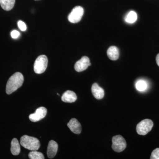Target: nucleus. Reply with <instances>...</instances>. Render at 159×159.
I'll use <instances>...</instances> for the list:
<instances>
[{"instance_id":"nucleus-1","label":"nucleus","mask_w":159,"mask_h":159,"mask_svg":"<svg viewBox=\"0 0 159 159\" xmlns=\"http://www.w3.org/2000/svg\"><path fill=\"white\" fill-rule=\"evenodd\" d=\"M24 78L23 74L20 72H16L9 78L6 84V93L10 95L17 90L22 85Z\"/></svg>"},{"instance_id":"nucleus-2","label":"nucleus","mask_w":159,"mask_h":159,"mask_svg":"<svg viewBox=\"0 0 159 159\" xmlns=\"http://www.w3.org/2000/svg\"><path fill=\"white\" fill-rule=\"evenodd\" d=\"M20 142L23 147L29 150L37 151L40 146V143L38 139L26 135L20 138Z\"/></svg>"},{"instance_id":"nucleus-3","label":"nucleus","mask_w":159,"mask_h":159,"mask_svg":"<svg viewBox=\"0 0 159 159\" xmlns=\"http://www.w3.org/2000/svg\"><path fill=\"white\" fill-rule=\"evenodd\" d=\"M48 58L45 55H40L34 63V70L36 74H41L45 71L48 67Z\"/></svg>"},{"instance_id":"nucleus-4","label":"nucleus","mask_w":159,"mask_h":159,"mask_svg":"<svg viewBox=\"0 0 159 159\" xmlns=\"http://www.w3.org/2000/svg\"><path fill=\"white\" fill-rule=\"evenodd\" d=\"M153 122L149 119H145L139 122L137 125V133L141 135H145L152 129Z\"/></svg>"},{"instance_id":"nucleus-5","label":"nucleus","mask_w":159,"mask_h":159,"mask_svg":"<svg viewBox=\"0 0 159 159\" xmlns=\"http://www.w3.org/2000/svg\"><path fill=\"white\" fill-rule=\"evenodd\" d=\"M112 142V148L116 152H121L126 148V141L121 135H118L114 136L113 137Z\"/></svg>"},{"instance_id":"nucleus-6","label":"nucleus","mask_w":159,"mask_h":159,"mask_svg":"<svg viewBox=\"0 0 159 159\" xmlns=\"http://www.w3.org/2000/svg\"><path fill=\"white\" fill-rule=\"evenodd\" d=\"M84 12V10L81 6H77L74 7L68 17L69 21L72 23L79 22L82 18Z\"/></svg>"},{"instance_id":"nucleus-7","label":"nucleus","mask_w":159,"mask_h":159,"mask_svg":"<svg viewBox=\"0 0 159 159\" xmlns=\"http://www.w3.org/2000/svg\"><path fill=\"white\" fill-rule=\"evenodd\" d=\"M47 113V109L44 107H40L35 111V113L29 116L30 121L32 122H36L43 119Z\"/></svg>"},{"instance_id":"nucleus-8","label":"nucleus","mask_w":159,"mask_h":159,"mask_svg":"<svg viewBox=\"0 0 159 159\" xmlns=\"http://www.w3.org/2000/svg\"><path fill=\"white\" fill-rule=\"evenodd\" d=\"M90 62L89 58L87 56H84L75 63L74 68L77 72H82L88 68Z\"/></svg>"},{"instance_id":"nucleus-9","label":"nucleus","mask_w":159,"mask_h":159,"mask_svg":"<svg viewBox=\"0 0 159 159\" xmlns=\"http://www.w3.org/2000/svg\"><path fill=\"white\" fill-rule=\"evenodd\" d=\"M67 126L72 132L77 134H80L82 130L81 124L78 122V120L75 118H73L69 121L67 124Z\"/></svg>"},{"instance_id":"nucleus-10","label":"nucleus","mask_w":159,"mask_h":159,"mask_svg":"<svg viewBox=\"0 0 159 159\" xmlns=\"http://www.w3.org/2000/svg\"><path fill=\"white\" fill-rule=\"evenodd\" d=\"M58 149V145L57 142L53 140H51L49 142L48 145L47 155L49 158H53L57 154Z\"/></svg>"},{"instance_id":"nucleus-11","label":"nucleus","mask_w":159,"mask_h":159,"mask_svg":"<svg viewBox=\"0 0 159 159\" xmlns=\"http://www.w3.org/2000/svg\"><path fill=\"white\" fill-rule=\"evenodd\" d=\"M91 90H92V93L96 99H101L104 97V90L102 88L99 87L96 83H95L93 84Z\"/></svg>"},{"instance_id":"nucleus-12","label":"nucleus","mask_w":159,"mask_h":159,"mask_svg":"<svg viewBox=\"0 0 159 159\" xmlns=\"http://www.w3.org/2000/svg\"><path fill=\"white\" fill-rule=\"evenodd\" d=\"M77 99V95L73 91L68 90L63 94L61 100L63 102H75Z\"/></svg>"},{"instance_id":"nucleus-13","label":"nucleus","mask_w":159,"mask_h":159,"mask_svg":"<svg viewBox=\"0 0 159 159\" xmlns=\"http://www.w3.org/2000/svg\"><path fill=\"white\" fill-rule=\"evenodd\" d=\"M107 55L110 59L113 61L116 60L119 57V49L115 46L110 47L107 51Z\"/></svg>"},{"instance_id":"nucleus-14","label":"nucleus","mask_w":159,"mask_h":159,"mask_svg":"<svg viewBox=\"0 0 159 159\" xmlns=\"http://www.w3.org/2000/svg\"><path fill=\"white\" fill-rule=\"evenodd\" d=\"M11 152L12 155H18L20 152V147L19 141L16 139H13L11 142Z\"/></svg>"},{"instance_id":"nucleus-15","label":"nucleus","mask_w":159,"mask_h":159,"mask_svg":"<svg viewBox=\"0 0 159 159\" xmlns=\"http://www.w3.org/2000/svg\"><path fill=\"white\" fill-rule=\"evenodd\" d=\"M15 0H0V5L4 10L9 11L14 7Z\"/></svg>"},{"instance_id":"nucleus-16","label":"nucleus","mask_w":159,"mask_h":159,"mask_svg":"<svg viewBox=\"0 0 159 159\" xmlns=\"http://www.w3.org/2000/svg\"><path fill=\"white\" fill-rule=\"evenodd\" d=\"M138 18V16L135 11H131L125 16V21L129 24H133L135 22Z\"/></svg>"},{"instance_id":"nucleus-17","label":"nucleus","mask_w":159,"mask_h":159,"mask_svg":"<svg viewBox=\"0 0 159 159\" xmlns=\"http://www.w3.org/2000/svg\"><path fill=\"white\" fill-rule=\"evenodd\" d=\"M29 158L31 159H44L45 158L43 154L37 151H31L29 154Z\"/></svg>"},{"instance_id":"nucleus-18","label":"nucleus","mask_w":159,"mask_h":159,"mask_svg":"<svg viewBox=\"0 0 159 159\" xmlns=\"http://www.w3.org/2000/svg\"><path fill=\"white\" fill-rule=\"evenodd\" d=\"M135 85L137 89L140 92L145 90L147 88V83L143 80H139L137 81Z\"/></svg>"},{"instance_id":"nucleus-19","label":"nucleus","mask_w":159,"mask_h":159,"mask_svg":"<svg viewBox=\"0 0 159 159\" xmlns=\"http://www.w3.org/2000/svg\"><path fill=\"white\" fill-rule=\"evenodd\" d=\"M151 159H159V148H156L152 152Z\"/></svg>"},{"instance_id":"nucleus-20","label":"nucleus","mask_w":159,"mask_h":159,"mask_svg":"<svg viewBox=\"0 0 159 159\" xmlns=\"http://www.w3.org/2000/svg\"><path fill=\"white\" fill-rule=\"evenodd\" d=\"M17 25L18 28L21 31H26L27 29V26L25 22L22 21L20 20L18 22Z\"/></svg>"},{"instance_id":"nucleus-21","label":"nucleus","mask_w":159,"mask_h":159,"mask_svg":"<svg viewBox=\"0 0 159 159\" xmlns=\"http://www.w3.org/2000/svg\"><path fill=\"white\" fill-rule=\"evenodd\" d=\"M11 37L14 39H16L20 36V33L17 30H13L11 32Z\"/></svg>"},{"instance_id":"nucleus-22","label":"nucleus","mask_w":159,"mask_h":159,"mask_svg":"<svg viewBox=\"0 0 159 159\" xmlns=\"http://www.w3.org/2000/svg\"><path fill=\"white\" fill-rule=\"evenodd\" d=\"M156 60V62L157 64V65L159 66V53L157 54V55Z\"/></svg>"}]
</instances>
